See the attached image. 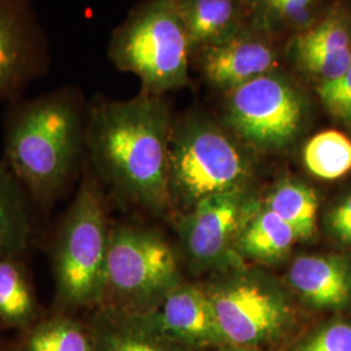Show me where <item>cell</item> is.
<instances>
[{
	"instance_id": "cell-1",
	"label": "cell",
	"mask_w": 351,
	"mask_h": 351,
	"mask_svg": "<svg viewBox=\"0 0 351 351\" xmlns=\"http://www.w3.org/2000/svg\"><path fill=\"white\" fill-rule=\"evenodd\" d=\"M172 117L163 95L88 103L86 164L125 203L163 215L169 191Z\"/></svg>"
},
{
	"instance_id": "cell-2",
	"label": "cell",
	"mask_w": 351,
	"mask_h": 351,
	"mask_svg": "<svg viewBox=\"0 0 351 351\" xmlns=\"http://www.w3.org/2000/svg\"><path fill=\"white\" fill-rule=\"evenodd\" d=\"M88 103L75 86L16 99L5 114L4 159L38 210L59 201L86 160Z\"/></svg>"
},
{
	"instance_id": "cell-3",
	"label": "cell",
	"mask_w": 351,
	"mask_h": 351,
	"mask_svg": "<svg viewBox=\"0 0 351 351\" xmlns=\"http://www.w3.org/2000/svg\"><path fill=\"white\" fill-rule=\"evenodd\" d=\"M111 226L101 182L85 160L82 180L52 237V308L80 314L101 306Z\"/></svg>"
},
{
	"instance_id": "cell-4",
	"label": "cell",
	"mask_w": 351,
	"mask_h": 351,
	"mask_svg": "<svg viewBox=\"0 0 351 351\" xmlns=\"http://www.w3.org/2000/svg\"><path fill=\"white\" fill-rule=\"evenodd\" d=\"M191 52L178 0H146L113 32V65L137 75L142 93L164 95L188 85Z\"/></svg>"
},
{
	"instance_id": "cell-5",
	"label": "cell",
	"mask_w": 351,
	"mask_h": 351,
	"mask_svg": "<svg viewBox=\"0 0 351 351\" xmlns=\"http://www.w3.org/2000/svg\"><path fill=\"white\" fill-rule=\"evenodd\" d=\"M249 152L220 126L206 120L173 125L169 145L171 199L190 208L208 197L249 186Z\"/></svg>"
},
{
	"instance_id": "cell-6",
	"label": "cell",
	"mask_w": 351,
	"mask_h": 351,
	"mask_svg": "<svg viewBox=\"0 0 351 351\" xmlns=\"http://www.w3.org/2000/svg\"><path fill=\"white\" fill-rule=\"evenodd\" d=\"M173 247L145 226H111L101 306L120 314L145 313L180 285Z\"/></svg>"
},
{
	"instance_id": "cell-7",
	"label": "cell",
	"mask_w": 351,
	"mask_h": 351,
	"mask_svg": "<svg viewBox=\"0 0 351 351\" xmlns=\"http://www.w3.org/2000/svg\"><path fill=\"white\" fill-rule=\"evenodd\" d=\"M207 291L226 345L259 348L281 339L293 324L284 289L261 271L230 269Z\"/></svg>"
},
{
	"instance_id": "cell-8",
	"label": "cell",
	"mask_w": 351,
	"mask_h": 351,
	"mask_svg": "<svg viewBox=\"0 0 351 351\" xmlns=\"http://www.w3.org/2000/svg\"><path fill=\"white\" fill-rule=\"evenodd\" d=\"M226 121L241 141L263 151L285 149L301 133L306 101L276 71L228 91Z\"/></svg>"
},
{
	"instance_id": "cell-9",
	"label": "cell",
	"mask_w": 351,
	"mask_h": 351,
	"mask_svg": "<svg viewBox=\"0 0 351 351\" xmlns=\"http://www.w3.org/2000/svg\"><path fill=\"white\" fill-rule=\"evenodd\" d=\"M259 206L247 188L213 195L193 206L180 226L189 259L198 268H242L236 243Z\"/></svg>"
},
{
	"instance_id": "cell-10",
	"label": "cell",
	"mask_w": 351,
	"mask_h": 351,
	"mask_svg": "<svg viewBox=\"0 0 351 351\" xmlns=\"http://www.w3.org/2000/svg\"><path fill=\"white\" fill-rule=\"evenodd\" d=\"M51 64L50 46L30 0H0V101H13Z\"/></svg>"
},
{
	"instance_id": "cell-11",
	"label": "cell",
	"mask_w": 351,
	"mask_h": 351,
	"mask_svg": "<svg viewBox=\"0 0 351 351\" xmlns=\"http://www.w3.org/2000/svg\"><path fill=\"white\" fill-rule=\"evenodd\" d=\"M121 315L158 336L195 350L226 345L207 289L180 284L147 311Z\"/></svg>"
},
{
	"instance_id": "cell-12",
	"label": "cell",
	"mask_w": 351,
	"mask_h": 351,
	"mask_svg": "<svg viewBox=\"0 0 351 351\" xmlns=\"http://www.w3.org/2000/svg\"><path fill=\"white\" fill-rule=\"evenodd\" d=\"M277 64L276 50L267 40L245 32L204 49L202 56L207 80L226 91L276 71Z\"/></svg>"
},
{
	"instance_id": "cell-13",
	"label": "cell",
	"mask_w": 351,
	"mask_h": 351,
	"mask_svg": "<svg viewBox=\"0 0 351 351\" xmlns=\"http://www.w3.org/2000/svg\"><path fill=\"white\" fill-rule=\"evenodd\" d=\"M289 52L302 71L320 84L333 81L350 66L349 26L339 14H329L294 38Z\"/></svg>"
},
{
	"instance_id": "cell-14",
	"label": "cell",
	"mask_w": 351,
	"mask_h": 351,
	"mask_svg": "<svg viewBox=\"0 0 351 351\" xmlns=\"http://www.w3.org/2000/svg\"><path fill=\"white\" fill-rule=\"evenodd\" d=\"M287 277L289 287L315 307L336 308L350 302V265L339 256L302 255Z\"/></svg>"
},
{
	"instance_id": "cell-15",
	"label": "cell",
	"mask_w": 351,
	"mask_h": 351,
	"mask_svg": "<svg viewBox=\"0 0 351 351\" xmlns=\"http://www.w3.org/2000/svg\"><path fill=\"white\" fill-rule=\"evenodd\" d=\"M37 206L0 162V256L23 258L37 239ZM39 211V210H38Z\"/></svg>"
},
{
	"instance_id": "cell-16",
	"label": "cell",
	"mask_w": 351,
	"mask_h": 351,
	"mask_svg": "<svg viewBox=\"0 0 351 351\" xmlns=\"http://www.w3.org/2000/svg\"><path fill=\"white\" fill-rule=\"evenodd\" d=\"M13 341L17 351H98L88 316L52 307Z\"/></svg>"
},
{
	"instance_id": "cell-17",
	"label": "cell",
	"mask_w": 351,
	"mask_h": 351,
	"mask_svg": "<svg viewBox=\"0 0 351 351\" xmlns=\"http://www.w3.org/2000/svg\"><path fill=\"white\" fill-rule=\"evenodd\" d=\"M191 51L207 49L241 30L239 0H178Z\"/></svg>"
},
{
	"instance_id": "cell-18",
	"label": "cell",
	"mask_w": 351,
	"mask_h": 351,
	"mask_svg": "<svg viewBox=\"0 0 351 351\" xmlns=\"http://www.w3.org/2000/svg\"><path fill=\"white\" fill-rule=\"evenodd\" d=\"M45 313L23 258L0 256V328L21 332Z\"/></svg>"
},
{
	"instance_id": "cell-19",
	"label": "cell",
	"mask_w": 351,
	"mask_h": 351,
	"mask_svg": "<svg viewBox=\"0 0 351 351\" xmlns=\"http://www.w3.org/2000/svg\"><path fill=\"white\" fill-rule=\"evenodd\" d=\"M297 241L300 239L294 229L261 204L241 230L236 250L241 258L275 263L287 258Z\"/></svg>"
},
{
	"instance_id": "cell-20",
	"label": "cell",
	"mask_w": 351,
	"mask_h": 351,
	"mask_svg": "<svg viewBox=\"0 0 351 351\" xmlns=\"http://www.w3.org/2000/svg\"><path fill=\"white\" fill-rule=\"evenodd\" d=\"M88 319L98 351H195L158 336L117 313L94 310Z\"/></svg>"
},
{
	"instance_id": "cell-21",
	"label": "cell",
	"mask_w": 351,
	"mask_h": 351,
	"mask_svg": "<svg viewBox=\"0 0 351 351\" xmlns=\"http://www.w3.org/2000/svg\"><path fill=\"white\" fill-rule=\"evenodd\" d=\"M263 206L288 223L300 241L314 236L319 198L311 186L297 180L280 181L268 193Z\"/></svg>"
},
{
	"instance_id": "cell-22",
	"label": "cell",
	"mask_w": 351,
	"mask_h": 351,
	"mask_svg": "<svg viewBox=\"0 0 351 351\" xmlns=\"http://www.w3.org/2000/svg\"><path fill=\"white\" fill-rule=\"evenodd\" d=\"M303 160L319 178H341L351 171V141L339 130L322 132L307 142Z\"/></svg>"
},
{
	"instance_id": "cell-23",
	"label": "cell",
	"mask_w": 351,
	"mask_h": 351,
	"mask_svg": "<svg viewBox=\"0 0 351 351\" xmlns=\"http://www.w3.org/2000/svg\"><path fill=\"white\" fill-rule=\"evenodd\" d=\"M317 94L326 110L335 117L351 123V64L339 78L320 84Z\"/></svg>"
},
{
	"instance_id": "cell-24",
	"label": "cell",
	"mask_w": 351,
	"mask_h": 351,
	"mask_svg": "<svg viewBox=\"0 0 351 351\" xmlns=\"http://www.w3.org/2000/svg\"><path fill=\"white\" fill-rule=\"evenodd\" d=\"M295 351H351V326L333 323L303 341Z\"/></svg>"
},
{
	"instance_id": "cell-25",
	"label": "cell",
	"mask_w": 351,
	"mask_h": 351,
	"mask_svg": "<svg viewBox=\"0 0 351 351\" xmlns=\"http://www.w3.org/2000/svg\"><path fill=\"white\" fill-rule=\"evenodd\" d=\"M351 219V195L336 206L329 215V224Z\"/></svg>"
},
{
	"instance_id": "cell-26",
	"label": "cell",
	"mask_w": 351,
	"mask_h": 351,
	"mask_svg": "<svg viewBox=\"0 0 351 351\" xmlns=\"http://www.w3.org/2000/svg\"><path fill=\"white\" fill-rule=\"evenodd\" d=\"M332 232L339 237L341 241L351 243V219H346L337 223H330Z\"/></svg>"
},
{
	"instance_id": "cell-27",
	"label": "cell",
	"mask_w": 351,
	"mask_h": 351,
	"mask_svg": "<svg viewBox=\"0 0 351 351\" xmlns=\"http://www.w3.org/2000/svg\"><path fill=\"white\" fill-rule=\"evenodd\" d=\"M0 351H17V348L14 345V341H8V339H0Z\"/></svg>"
},
{
	"instance_id": "cell-28",
	"label": "cell",
	"mask_w": 351,
	"mask_h": 351,
	"mask_svg": "<svg viewBox=\"0 0 351 351\" xmlns=\"http://www.w3.org/2000/svg\"><path fill=\"white\" fill-rule=\"evenodd\" d=\"M219 351H262L259 348H242V346H233V345H226L220 348Z\"/></svg>"
},
{
	"instance_id": "cell-29",
	"label": "cell",
	"mask_w": 351,
	"mask_h": 351,
	"mask_svg": "<svg viewBox=\"0 0 351 351\" xmlns=\"http://www.w3.org/2000/svg\"><path fill=\"white\" fill-rule=\"evenodd\" d=\"M251 1H255V0H250V3H251Z\"/></svg>"
},
{
	"instance_id": "cell-30",
	"label": "cell",
	"mask_w": 351,
	"mask_h": 351,
	"mask_svg": "<svg viewBox=\"0 0 351 351\" xmlns=\"http://www.w3.org/2000/svg\"><path fill=\"white\" fill-rule=\"evenodd\" d=\"M0 330H1V328H0Z\"/></svg>"
}]
</instances>
